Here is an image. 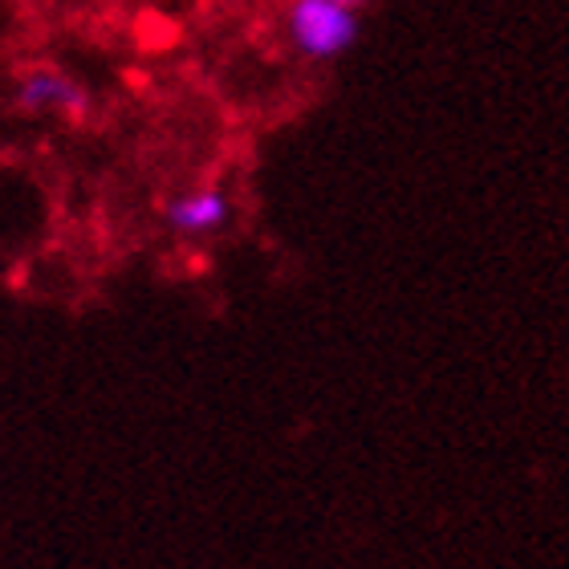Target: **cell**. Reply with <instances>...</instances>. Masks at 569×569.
Listing matches in <instances>:
<instances>
[{
  "instance_id": "3957f363",
  "label": "cell",
  "mask_w": 569,
  "mask_h": 569,
  "mask_svg": "<svg viewBox=\"0 0 569 569\" xmlns=\"http://www.w3.org/2000/svg\"><path fill=\"white\" fill-rule=\"evenodd\" d=\"M237 216V203L228 196V188L220 183H200V188L176 191L171 200H163L159 220L171 237L179 240H208L220 237Z\"/></svg>"
},
{
  "instance_id": "7a4b0ae2",
  "label": "cell",
  "mask_w": 569,
  "mask_h": 569,
  "mask_svg": "<svg viewBox=\"0 0 569 569\" xmlns=\"http://www.w3.org/2000/svg\"><path fill=\"white\" fill-rule=\"evenodd\" d=\"M12 110L29 119H58L66 127H82L94 110V98L73 73L58 66H29L12 82Z\"/></svg>"
},
{
  "instance_id": "6da1fadb",
  "label": "cell",
  "mask_w": 569,
  "mask_h": 569,
  "mask_svg": "<svg viewBox=\"0 0 569 569\" xmlns=\"http://www.w3.org/2000/svg\"><path fill=\"white\" fill-rule=\"evenodd\" d=\"M362 12L367 9L346 4V0H284V41L309 66H330L358 46Z\"/></svg>"
}]
</instances>
